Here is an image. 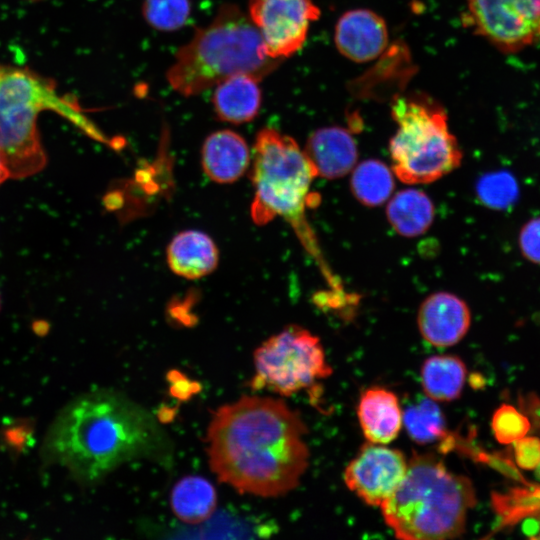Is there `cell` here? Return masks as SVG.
<instances>
[{
    "mask_svg": "<svg viewBox=\"0 0 540 540\" xmlns=\"http://www.w3.org/2000/svg\"><path fill=\"white\" fill-rule=\"evenodd\" d=\"M475 503L469 478L449 471L436 455L413 453L403 479L380 508L397 538L434 540L460 536Z\"/></svg>",
    "mask_w": 540,
    "mask_h": 540,
    "instance_id": "obj_5",
    "label": "cell"
},
{
    "mask_svg": "<svg viewBox=\"0 0 540 540\" xmlns=\"http://www.w3.org/2000/svg\"><path fill=\"white\" fill-rule=\"evenodd\" d=\"M258 82L247 74H238L220 82L212 97L217 117L232 124L253 120L261 106Z\"/></svg>",
    "mask_w": 540,
    "mask_h": 540,
    "instance_id": "obj_18",
    "label": "cell"
},
{
    "mask_svg": "<svg viewBox=\"0 0 540 540\" xmlns=\"http://www.w3.org/2000/svg\"><path fill=\"white\" fill-rule=\"evenodd\" d=\"M407 465L400 450L368 442L346 466L344 481L366 504L380 507L403 479Z\"/></svg>",
    "mask_w": 540,
    "mask_h": 540,
    "instance_id": "obj_11",
    "label": "cell"
},
{
    "mask_svg": "<svg viewBox=\"0 0 540 540\" xmlns=\"http://www.w3.org/2000/svg\"><path fill=\"white\" fill-rule=\"evenodd\" d=\"M513 444L515 460L520 468L532 470L540 464V439L538 437L525 436Z\"/></svg>",
    "mask_w": 540,
    "mask_h": 540,
    "instance_id": "obj_28",
    "label": "cell"
},
{
    "mask_svg": "<svg viewBox=\"0 0 540 540\" xmlns=\"http://www.w3.org/2000/svg\"><path fill=\"white\" fill-rule=\"evenodd\" d=\"M254 390L291 396L331 375L320 339L289 325L264 341L254 352Z\"/></svg>",
    "mask_w": 540,
    "mask_h": 540,
    "instance_id": "obj_8",
    "label": "cell"
},
{
    "mask_svg": "<svg viewBox=\"0 0 540 540\" xmlns=\"http://www.w3.org/2000/svg\"><path fill=\"white\" fill-rule=\"evenodd\" d=\"M536 477L540 480V464L536 467Z\"/></svg>",
    "mask_w": 540,
    "mask_h": 540,
    "instance_id": "obj_30",
    "label": "cell"
},
{
    "mask_svg": "<svg viewBox=\"0 0 540 540\" xmlns=\"http://www.w3.org/2000/svg\"><path fill=\"white\" fill-rule=\"evenodd\" d=\"M51 110L96 140L105 137L83 114L76 100L61 95L54 82L21 67L0 65V155L10 178L40 172L47 163L37 119Z\"/></svg>",
    "mask_w": 540,
    "mask_h": 540,
    "instance_id": "obj_6",
    "label": "cell"
},
{
    "mask_svg": "<svg viewBox=\"0 0 540 540\" xmlns=\"http://www.w3.org/2000/svg\"><path fill=\"white\" fill-rule=\"evenodd\" d=\"M535 538H539V539H540V530L538 531V534H536Z\"/></svg>",
    "mask_w": 540,
    "mask_h": 540,
    "instance_id": "obj_31",
    "label": "cell"
},
{
    "mask_svg": "<svg viewBox=\"0 0 540 540\" xmlns=\"http://www.w3.org/2000/svg\"><path fill=\"white\" fill-rule=\"evenodd\" d=\"M279 64L280 59L268 55L249 15L237 5L223 4L212 22L177 51L166 77L177 93L190 97L238 74L261 81Z\"/></svg>",
    "mask_w": 540,
    "mask_h": 540,
    "instance_id": "obj_4",
    "label": "cell"
},
{
    "mask_svg": "<svg viewBox=\"0 0 540 540\" xmlns=\"http://www.w3.org/2000/svg\"><path fill=\"white\" fill-rule=\"evenodd\" d=\"M492 431L501 444H511L525 437L530 430V420L515 407L503 404L493 414Z\"/></svg>",
    "mask_w": 540,
    "mask_h": 540,
    "instance_id": "obj_26",
    "label": "cell"
},
{
    "mask_svg": "<svg viewBox=\"0 0 540 540\" xmlns=\"http://www.w3.org/2000/svg\"><path fill=\"white\" fill-rule=\"evenodd\" d=\"M466 366L457 356L434 355L421 367V384L427 397L435 401L458 398L464 387Z\"/></svg>",
    "mask_w": 540,
    "mask_h": 540,
    "instance_id": "obj_21",
    "label": "cell"
},
{
    "mask_svg": "<svg viewBox=\"0 0 540 540\" xmlns=\"http://www.w3.org/2000/svg\"><path fill=\"white\" fill-rule=\"evenodd\" d=\"M219 252L210 236L198 230L178 233L167 248L169 268L178 276L199 279L217 267Z\"/></svg>",
    "mask_w": 540,
    "mask_h": 540,
    "instance_id": "obj_17",
    "label": "cell"
},
{
    "mask_svg": "<svg viewBox=\"0 0 540 540\" xmlns=\"http://www.w3.org/2000/svg\"><path fill=\"white\" fill-rule=\"evenodd\" d=\"M479 201L494 210L510 208L519 198V185L508 171L500 170L483 174L475 186Z\"/></svg>",
    "mask_w": 540,
    "mask_h": 540,
    "instance_id": "obj_24",
    "label": "cell"
},
{
    "mask_svg": "<svg viewBox=\"0 0 540 540\" xmlns=\"http://www.w3.org/2000/svg\"><path fill=\"white\" fill-rule=\"evenodd\" d=\"M357 415L365 438L375 444L392 442L403 425L396 394L382 387H371L361 394Z\"/></svg>",
    "mask_w": 540,
    "mask_h": 540,
    "instance_id": "obj_16",
    "label": "cell"
},
{
    "mask_svg": "<svg viewBox=\"0 0 540 540\" xmlns=\"http://www.w3.org/2000/svg\"><path fill=\"white\" fill-rule=\"evenodd\" d=\"M391 116L397 124L389 142L391 169L403 183H431L460 166L462 152L440 103L426 94H396Z\"/></svg>",
    "mask_w": 540,
    "mask_h": 540,
    "instance_id": "obj_7",
    "label": "cell"
},
{
    "mask_svg": "<svg viewBox=\"0 0 540 540\" xmlns=\"http://www.w3.org/2000/svg\"><path fill=\"white\" fill-rule=\"evenodd\" d=\"M304 153L317 177L337 179L356 166L358 148L351 132L340 126L322 127L310 134Z\"/></svg>",
    "mask_w": 540,
    "mask_h": 540,
    "instance_id": "obj_14",
    "label": "cell"
},
{
    "mask_svg": "<svg viewBox=\"0 0 540 540\" xmlns=\"http://www.w3.org/2000/svg\"><path fill=\"white\" fill-rule=\"evenodd\" d=\"M172 443L155 417L114 390L73 399L56 416L42 454L79 482L94 484L120 465L139 459L168 461Z\"/></svg>",
    "mask_w": 540,
    "mask_h": 540,
    "instance_id": "obj_2",
    "label": "cell"
},
{
    "mask_svg": "<svg viewBox=\"0 0 540 540\" xmlns=\"http://www.w3.org/2000/svg\"><path fill=\"white\" fill-rule=\"evenodd\" d=\"M435 210L430 197L419 189H403L388 200L386 217L396 233L404 237L424 234L432 225Z\"/></svg>",
    "mask_w": 540,
    "mask_h": 540,
    "instance_id": "obj_19",
    "label": "cell"
},
{
    "mask_svg": "<svg viewBox=\"0 0 540 540\" xmlns=\"http://www.w3.org/2000/svg\"><path fill=\"white\" fill-rule=\"evenodd\" d=\"M402 423L417 444L433 443L446 434L445 419L435 400L424 397L402 412Z\"/></svg>",
    "mask_w": 540,
    "mask_h": 540,
    "instance_id": "obj_23",
    "label": "cell"
},
{
    "mask_svg": "<svg viewBox=\"0 0 540 540\" xmlns=\"http://www.w3.org/2000/svg\"><path fill=\"white\" fill-rule=\"evenodd\" d=\"M250 177L255 189L251 217L265 225L282 217L293 228L307 252L314 257L332 295L346 297L340 280L322 256L319 244L306 217L313 204L310 187L317 177L304 150L290 136L274 128H263L256 136L252 151Z\"/></svg>",
    "mask_w": 540,
    "mask_h": 540,
    "instance_id": "obj_3",
    "label": "cell"
},
{
    "mask_svg": "<svg viewBox=\"0 0 540 540\" xmlns=\"http://www.w3.org/2000/svg\"><path fill=\"white\" fill-rule=\"evenodd\" d=\"M191 12L189 0H145L143 15L154 28L173 31L181 28Z\"/></svg>",
    "mask_w": 540,
    "mask_h": 540,
    "instance_id": "obj_25",
    "label": "cell"
},
{
    "mask_svg": "<svg viewBox=\"0 0 540 540\" xmlns=\"http://www.w3.org/2000/svg\"><path fill=\"white\" fill-rule=\"evenodd\" d=\"M519 246L526 259L540 264V217L531 219L522 227Z\"/></svg>",
    "mask_w": 540,
    "mask_h": 540,
    "instance_id": "obj_27",
    "label": "cell"
},
{
    "mask_svg": "<svg viewBox=\"0 0 540 540\" xmlns=\"http://www.w3.org/2000/svg\"><path fill=\"white\" fill-rule=\"evenodd\" d=\"M0 304H1V301H0Z\"/></svg>",
    "mask_w": 540,
    "mask_h": 540,
    "instance_id": "obj_32",
    "label": "cell"
},
{
    "mask_svg": "<svg viewBox=\"0 0 540 540\" xmlns=\"http://www.w3.org/2000/svg\"><path fill=\"white\" fill-rule=\"evenodd\" d=\"M321 11L312 0H249V17L259 30L267 53L283 60L304 45L309 25Z\"/></svg>",
    "mask_w": 540,
    "mask_h": 540,
    "instance_id": "obj_10",
    "label": "cell"
},
{
    "mask_svg": "<svg viewBox=\"0 0 540 540\" xmlns=\"http://www.w3.org/2000/svg\"><path fill=\"white\" fill-rule=\"evenodd\" d=\"M217 493L204 477L186 476L173 487L170 504L174 514L186 524H200L214 513Z\"/></svg>",
    "mask_w": 540,
    "mask_h": 540,
    "instance_id": "obj_20",
    "label": "cell"
},
{
    "mask_svg": "<svg viewBox=\"0 0 540 540\" xmlns=\"http://www.w3.org/2000/svg\"><path fill=\"white\" fill-rule=\"evenodd\" d=\"M464 24L503 53L540 40V0H465Z\"/></svg>",
    "mask_w": 540,
    "mask_h": 540,
    "instance_id": "obj_9",
    "label": "cell"
},
{
    "mask_svg": "<svg viewBox=\"0 0 540 540\" xmlns=\"http://www.w3.org/2000/svg\"><path fill=\"white\" fill-rule=\"evenodd\" d=\"M307 427L280 399L243 396L219 407L207 430L208 458L220 481L240 493L276 497L307 469Z\"/></svg>",
    "mask_w": 540,
    "mask_h": 540,
    "instance_id": "obj_1",
    "label": "cell"
},
{
    "mask_svg": "<svg viewBox=\"0 0 540 540\" xmlns=\"http://www.w3.org/2000/svg\"><path fill=\"white\" fill-rule=\"evenodd\" d=\"M351 190L363 205L375 207L387 202L394 190V173L385 163L367 159L353 168Z\"/></svg>",
    "mask_w": 540,
    "mask_h": 540,
    "instance_id": "obj_22",
    "label": "cell"
},
{
    "mask_svg": "<svg viewBox=\"0 0 540 540\" xmlns=\"http://www.w3.org/2000/svg\"><path fill=\"white\" fill-rule=\"evenodd\" d=\"M337 50L347 59L366 63L380 57L388 46L385 20L372 10L358 8L343 13L335 26Z\"/></svg>",
    "mask_w": 540,
    "mask_h": 540,
    "instance_id": "obj_12",
    "label": "cell"
},
{
    "mask_svg": "<svg viewBox=\"0 0 540 540\" xmlns=\"http://www.w3.org/2000/svg\"><path fill=\"white\" fill-rule=\"evenodd\" d=\"M7 178H10V173H9V170L2 158V156L0 155V185L7 179Z\"/></svg>",
    "mask_w": 540,
    "mask_h": 540,
    "instance_id": "obj_29",
    "label": "cell"
},
{
    "mask_svg": "<svg viewBox=\"0 0 540 540\" xmlns=\"http://www.w3.org/2000/svg\"><path fill=\"white\" fill-rule=\"evenodd\" d=\"M417 323L425 341L433 346L447 347L464 338L471 324V313L457 295L436 292L421 303Z\"/></svg>",
    "mask_w": 540,
    "mask_h": 540,
    "instance_id": "obj_13",
    "label": "cell"
},
{
    "mask_svg": "<svg viewBox=\"0 0 540 540\" xmlns=\"http://www.w3.org/2000/svg\"><path fill=\"white\" fill-rule=\"evenodd\" d=\"M201 163L209 179L220 184L237 181L247 171L251 157L245 139L238 133L223 129L205 139Z\"/></svg>",
    "mask_w": 540,
    "mask_h": 540,
    "instance_id": "obj_15",
    "label": "cell"
}]
</instances>
